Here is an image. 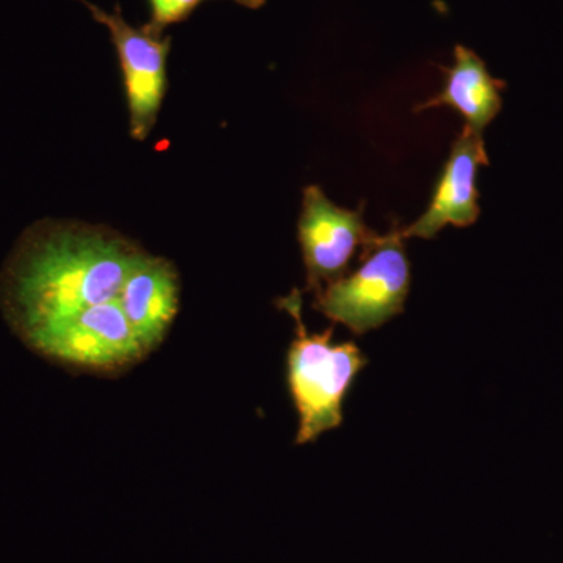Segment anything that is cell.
Returning a JSON list of instances; mask_svg holds the SVG:
<instances>
[{
    "label": "cell",
    "mask_w": 563,
    "mask_h": 563,
    "mask_svg": "<svg viewBox=\"0 0 563 563\" xmlns=\"http://www.w3.org/2000/svg\"><path fill=\"white\" fill-rule=\"evenodd\" d=\"M141 251L107 229L36 222L0 273V310L11 331L27 344L81 310L118 301Z\"/></svg>",
    "instance_id": "1"
},
{
    "label": "cell",
    "mask_w": 563,
    "mask_h": 563,
    "mask_svg": "<svg viewBox=\"0 0 563 563\" xmlns=\"http://www.w3.org/2000/svg\"><path fill=\"white\" fill-rule=\"evenodd\" d=\"M295 320V339L287 352V384L299 417L296 444L312 443L340 428L343 402L368 358L354 342L332 343L333 328L307 332L301 291L279 299Z\"/></svg>",
    "instance_id": "2"
},
{
    "label": "cell",
    "mask_w": 563,
    "mask_h": 563,
    "mask_svg": "<svg viewBox=\"0 0 563 563\" xmlns=\"http://www.w3.org/2000/svg\"><path fill=\"white\" fill-rule=\"evenodd\" d=\"M404 240L398 228L387 235L376 233L354 272L314 292L313 309L354 335L379 329L402 313L412 282Z\"/></svg>",
    "instance_id": "3"
},
{
    "label": "cell",
    "mask_w": 563,
    "mask_h": 563,
    "mask_svg": "<svg viewBox=\"0 0 563 563\" xmlns=\"http://www.w3.org/2000/svg\"><path fill=\"white\" fill-rule=\"evenodd\" d=\"M25 346L58 365L96 373L122 372L147 355L122 312L120 299L66 318Z\"/></svg>",
    "instance_id": "4"
},
{
    "label": "cell",
    "mask_w": 563,
    "mask_h": 563,
    "mask_svg": "<svg viewBox=\"0 0 563 563\" xmlns=\"http://www.w3.org/2000/svg\"><path fill=\"white\" fill-rule=\"evenodd\" d=\"M376 233L366 228L362 207L342 209L328 199L317 185H309L302 195V211L298 222L309 292L320 291L350 273L358 251L373 242Z\"/></svg>",
    "instance_id": "5"
},
{
    "label": "cell",
    "mask_w": 563,
    "mask_h": 563,
    "mask_svg": "<svg viewBox=\"0 0 563 563\" xmlns=\"http://www.w3.org/2000/svg\"><path fill=\"white\" fill-rule=\"evenodd\" d=\"M84 3L96 21L106 25L117 47L128 98L131 133L135 140L150 135L161 113L166 91V60L172 40L146 27H132L122 18L120 7L107 13L88 0Z\"/></svg>",
    "instance_id": "6"
},
{
    "label": "cell",
    "mask_w": 563,
    "mask_h": 563,
    "mask_svg": "<svg viewBox=\"0 0 563 563\" xmlns=\"http://www.w3.org/2000/svg\"><path fill=\"white\" fill-rule=\"evenodd\" d=\"M488 163L483 133L463 129L433 187L428 209L413 224L401 229L404 239L431 240L446 225L468 228L474 224L481 214L477 173Z\"/></svg>",
    "instance_id": "7"
},
{
    "label": "cell",
    "mask_w": 563,
    "mask_h": 563,
    "mask_svg": "<svg viewBox=\"0 0 563 563\" xmlns=\"http://www.w3.org/2000/svg\"><path fill=\"white\" fill-rule=\"evenodd\" d=\"M180 282L176 266L141 251L120 292V306L146 354L157 350L179 310Z\"/></svg>",
    "instance_id": "8"
},
{
    "label": "cell",
    "mask_w": 563,
    "mask_h": 563,
    "mask_svg": "<svg viewBox=\"0 0 563 563\" xmlns=\"http://www.w3.org/2000/svg\"><path fill=\"white\" fill-rule=\"evenodd\" d=\"M443 70L442 92L415 107V111L451 107L462 114L465 128L483 133L501 110L504 81L493 79L483 58L461 44L455 46L453 66Z\"/></svg>",
    "instance_id": "9"
},
{
    "label": "cell",
    "mask_w": 563,
    "mask_h": 563,
    "mask_svg": "<svg viewBox=\"0 0 563 563\" xmlns=\"http://www.w3.org/2000/svg\"><path fill=\"white\" fill-rule=\"evenodd\" d=\"M147 2H150L151 21L144 27L162 35L168 25L187 20L202 0H147Z\"/></svg>",
    "instance_id": "10"
},
{
    "label": "cell",
    "mask_w": 563,
    "mask_h": 563,
    "mask_svg": "<svg viewBox=\"0 0 563 563\" xmlns=\"http://www.w3.org/2000/svg\"><path fill=\"white\" fill-rule=\"evenodd\" d=\"M233 2L240 3V5L246 7V9L258 10L265 5L266 0H233Z\"/></svg>",
    "instance_id": "11"
}]
</instances>
